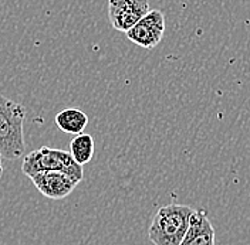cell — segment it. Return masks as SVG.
<instances>
[{"mask_svg":"<svg viewBox=\"0 0 250 245\" xmlns=\"http://www.w3.org/2000/svg\"><path fill=\"white\" fill-rule=\"evenodd\" d=\"M195 208L172 203L161 207L152 218L148 237L154 245H181Z\"/></svg>","mask_w":250,"mask_h":245,"instance_id":"obj_1","label":"cell"},{"mask_svg":"<svg viewBox=\"0 0 250 245\" xmlns=\"http://www.w3.org/2000/svg\"><path fill=\"white\" fill-rule=\"evenodd\" d=\"M24 121L23 105L0 95V156L17 160L24 156Z\"/></svg>","mask_w":250,"mask_h":245,"instance_id":"obj_2","label":"cell"},{"mask_svg":"<svg viewBox=\"0 0 250 245\" xmlns=\"http://www.w3.org/2000/svg\"><path fill=\"white\" fill-rule=\"evenodd\" d=\"M21 171L29 177L42 171H62L77 180L78 183L84 176L83 166H80L71 157L70 152L48 146H42L40 149L26 154L21 165Z\"/></svg>","mask_w":250,"mask_h":245,"instance_id":"obj_3","label":"cell"},{"mask_svg":"<svg viewBox=\"0 0 250 245\" xmlns=\"http://www.w3.org/2000/svg\"><path fill=\"white\" fill-rule=\"evenodd\" d=\"M165 33V16L161 10H149L125 34L137 46L152 50L162 40Z\"/></svg>","mask_w":250,"mask_h":245,"instance_id":"obj_4","label":"cell"},{"mask_svg":"<svg viewBox=\"0 0 250 245\" xmlns=\"http://www.w3.org/2000/svg\"><path fill=\"white\" fill-rule=\"evenodd\" d=\"M151 10L148 0H108V17L117 31L131 30Z\"/></svg>","mask_w":250,"mask_h":245,"instance_id":"obj_5","label":"cell"},{"mask_svg":"<svg viewBox=\"0 0 250 245\" xmlns=\"http://www.w3.org/2000/svg\"><path fill=\"white\" fill-rule=\"evenodd\" d=\"M30 179L34 187L50 200L65 199L74 191L78 184L77 180L62 171H42L36 173Z\"/></svg>","mask_w":250,"mask_h":245,"instance_id":"obj_6","label":"cell"},{"mask_svg":"<svg viewBox=\"0 0 250 245\" xmlns=\"http://www.w3.org/2000/svg\"><path fill=\"white\" fill-rule=\"evenodd\" d=\"M215 228L202 210H195L181 245H215Z\"/></svg>","mask_w":250,"mask_h":245,"instance_id":"obj_7","label":"cell"},{"mask_svg":"<svg viewBox=\"0 0 250 245\" xmlns=\"http://www.w3.org/2000/svg\"><path fill=\"white\" fill-rule=\"evenodd\" d=\"M54 121L64 133L80 135L88 125V116L78 108H65L56 115Z\"/></svg>","mask_w":250,"mask_h":245,"instance_id":"obj_8","label":"cell"},{"mask_svg":"<svg viewBox=\"0 0 250 245\" xmlns=\"http://www.w3.org/2000/svg\"><path fill=\"white\" fill-rule=\"evenodd\" d=\"M70 154L80 166L87 165L94 156V138L88 133H80L70 142Z\"/></svg>","mask_w":250,"mask_h":245,"instance_id":"obj_9","label":"cell"},{"mask_svg":"<svg viewBox=\"0 0 250 245\" xmlns=\"http://www.w3.org/2000/svg\"><path fill=\"white\" fill-rule=\"evenodd\" d=\"M3 176V166H1V156H0V177Z\"/></svg>","mask_w":250,"mask_h":245,"instance_id":"obj_10","label":"cell"}]
</instances>
